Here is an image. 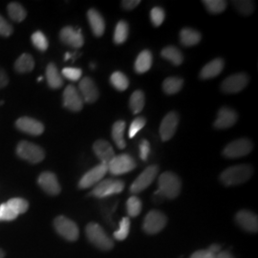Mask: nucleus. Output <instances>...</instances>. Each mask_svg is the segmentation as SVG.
<instances>
[{
	"label": "nucleus",
	"mask_w": 258,
	"mask_h": 258,
	"mask_svg": "<svg viewBox=\"0 0 258 258\" xmlns=\"http://www.w3.org/2000/svg\"><path fill=\"white\" fill-rule=\"evenodd\" d=\"M253 168L250 165H238L225 169L220 175V181L226 186L246 183L252 176Z\"/></svg>",
	"instance_id": "f257e3e1"
},
{
	"label": "nucleus",
	"mask_w": 258,
	"mask_h": 258,
	"mask_svg": "<svg viewBox=\"0 0 258 258\" xmlns=\"http://www.w3.org/2000/svg\"><path fill=\"white\" fill-rule=\"evenodd\" d=\"M182 182L174 172L166 171L158 179V190L165 199H175L181 192Z\"/></svg>",
	"instance_id": "f03ea898"
},
{
	"label": "nucleus",
	"mask_w": 258,
	"mask_h": 258,
	"mask_svg": "<svg viewBox=\"0 0 258 258\" xmlns=\"http://www.w3.org/2000/svg\"><path fill=\"white\" fill-rule=\"evenodd\" d=\"M86 236L95 247L102 250H111L114 248V242L102 227L97 223H89L86 226Z\"/></svg>",
	"instance_id": "7ed1b4c3"
},
{
	"label": "nucleus",
	"mask_w": 258,
	"mask_h": 258,
	"mask_svg": "<svg viewBox=\"0 0 258 258\" xmlns=\"http://www.w3.org/2000/svg\"><path fill=\"white\" fill-rule=\"evenodd\" d=\"M123 188L124 183L121 180L106 179L97 184L90 192V195L99 199H103L114 194H120L123 190Z\"/></svg>",
	"instance_id": "20e7f679"
},
{
	"label": "nucleus",
	"mask_w": 258,
	"mask_h": 258,
	"mask_svg": "<svg viewBox=\"0 0 258 258\" xmlns=\"http://www.w3.org/2000/svg\"><path fill=\"white\" fill-rule=\"evenodd\" d=\"M137 163L129 154H120L114 157L107 165L108 171L112 175L118 176L128 173L135 169Z\"/></svg>",
	"instance_id": "39448f33"
},
{
	"label": "nucleus",
	"mask_w": 258,
	"mask_h": 258,
	"mask_svg": "<svg viewBox=\"0 0 258 258\" xmlns=\"http://www.w3.org/2000/svg\"><path fill=\"white\" fill-rule=\"evenodd\" d=\"M166 223L167 217L165 213L156 210H152L145 217L143 230L147 234H157L166 228Z\"/></svg>",
	"instance_id": "423d86ee"
},
{
	"label": "nucleus",
	"mask_w": 258,
	"mask_h": 258,
	"mask_svg": "<svg viewBox=\"0 0 258 258\" xmlns=\"http://www.w3.org/2000/svg\"><path fill=\"white\" fill-rule=\"evenodd\" d=\"M17 153L21 159L26 160L32 164L40 163L45 157L42 148L27 141H22L19 143L17 148Z\"/></svg>",
	"instance_id": "0eeeda50"
},
{
	"label": "nucleus",
	"mask_w": 258,
	"mask_h": 258,
	"mask_svg": "<svg viewBox=\"0 0 258 258\" xmlns=\"http://www.w3.org/2000/svg\"><path fill=\"white\" fill-rule=\"evenodd\" d=\"M54 227L56 232L64 239L74 242L79 238L80 231L77 224L65 216H57L54 220Z\"/></svg>",
	"instance_id": "6e6552de"
},
{
	"label": "nucleus",
	"mask_w": 258,
	"mask_h": 258,
	"mask_svg": "<svg viewBox=\"0 0 258 258\" xmlns=\"http://www.w3.org/2000/svg\"><path fill=\"white\" fill-rule=\"evenodd\" d=\"M252 143L249 139H238L226 146L223 150V155L230 159H236L248 155L252 150Z\"/></svg>",
	"instance_id": "1a4fd4ad"
},
{
	"label": "nucleus",
	"mask_w": 258,
	"mask_h": 258,
	"mask_svg": "<svg viewBox=\"0 0 258 258\" xmlns=\"http://www.w3.org/2000/svg\"><path fill=\"white\" fill-rule=\"evenodd\" d=\"M159 172V167L153 165L149 166L136 178V180L133 182V184L130 186V192L137 194L144 191L146 188H148L150 184L153 183L155 180L157 174Z\"/></svg>",
	"instance_id": "9d476101"
},
{
	"label": "nucleus",
	"mask_w": 258,
	"mask_h": 258,
	"mask_svg": "<svg viewBox=\"0 0 258 258\" xmlns=\"http://www.w3.org/2000/svg\"><path fill=\"white\" fill-rule=\"evenodd\" d=\"M107 172H108L107 165L101 164V165H98V166L93 167L92 169L88 170L82 177V179L79 182V187L84 189V188L91 187L95 184H99Z\"/></svg>",
	"instance_id": "9b49d317"
},
{
	"label": "nucleus",
	"mask_w": 258,
	"mask_h": 258,
	"mask_svg": "<svg viewBox=\"0 0 258 258\" xmlns=\"http://www.w3.org/2000/svg\"><path fill=\"white\" fill-rule=\"evenodd\" d=\"M249 83V77L244 73L231 75L221 84V90L226 94H234L242 91Z\"/></svg>",
	"instance_id": "f8f14e48"
},
{
	"label": "nucleus",
	"mask_w": 258,
	"mask_h": 258,
	"mask_svg": "<svg viewBox=\"0 0 258 258\" xmlns=\"http://www.w3.org/2000/svg\"><path fill=\"white\" fill-rule=\"evenodd\" d=\"M179 124V116L178 114L171 111L166 114V117L163 119L160 125V136L164 142H167L172 138L175 134L176 130Z\"/></svg>",
	"instance_id": "ddd939ff"
},
{
	"label": "nucleus",
	"mask_w": 258,
	"mask_h": 258,
	"mask_svg": "<svg viewBox=\"0 0 258 258\" xmlns=\"http://www.w3.org/2000/svg\"><path fill=\"white\" fill-rule=\"evenodd\" d=\"M83 103L84 102L79 90L73 85H68L63 92L64 107L73 112H79L83 109Z\"/></svg>",
	"instance_id": "4468645a"
},
{
	"label": "nucleus",
	"mask_w": 258,
	"mask_h": 258,
	"mask_svg": "<svg viewBox=\"0 0 258 258\" xmlns=\"http://www.w3.org/2000/svg\"><path fill=\"white\" fill-rule=\"evenodd\" d=\"M79 92L83 98V102L86 103H94L100 96L99 89L92 79L86 77L83 78L79 84Z\"/></svg>",
	"instance_id": "2eb2a0df"
},
{
	"label": "nucleus",
	"mask_w": 258,
	"mask_h": 258,
	"mask_svg": "<svg viewBox=\"0 0 258 258\" xmlns=\"http://www.w3.org/2000/svg\"><path fill=\"white\" fill-rule=\"evenodd\" d=\"M235 221L241 229L249 232H257L258 218L257 215L253 212L242 210L236 213Z\"/></svg>",
	"instance_id": "dca6fc26"
},
{
	"label": "nucleus",
	"mask_w": 258,
	"mask_h": 258,
	"mask_svg": "<svg viewBox=\"0 0 258 258\" xmlns=\"http://www.w3.org/2000/svg\"><path fill=\"white\" fill-rule=\"evenodd\" d=\"M37 183L46 194L53 196L60 194V190H61L60 184L57 181L56 176L53 172L45 171L41 173L37 179Z\"/></svg>",
	"instance_id": "f3484780"
},
{
	"label": "nucleus",
	"mask_w": 258,
	"mask_h": 258,
	"mask_svg": "<svg viewBox=\"0 0 258 258\" xmlns=\"http://www.w3.org/2000/svg\"><path fill=\"white\" fill-rule=\"evenodd\" d=\"M60 40L69 46L73 48H81L84 43L82 30H75L74 28L66 26L62 28L59 33Z\"/></svg>",
	"instance_id": "a211bd4d"
},
{
	"label": "nucleus",
	"mask_w": 258,
	"mask_h": 258,
	"mask_svg": "<svg viewBox=\"0 0 258 258\" xmlns=\"http://www.w3.org/2000/svg\"><path fill=\"white\" fill-rule=\"evenodd\" d=\"M238 116L237 113L230 107L224 106L218 111L217 119L214 121L213 126L217 129L230 128L235 124Z\"/></svg>",
	"instance_id": "6ab92c4d"
},
{
	"label": "nucleus",
	"mask_w": 258,
	"mask_h": 258,
	"mask_svg": "<svg viewBox=\"0 0 258 258\" xmlns=\"http://www.w3.org/2000/svg\"><path fill=\"white\" fill-rule=\"evenodd\" d=\"M16 126L20 131L33 136H39L44 132V125L40 121L29 117L19 118L16 122Z\"/></svg>",
	"instance_id": "aec40b11"
},
{
	"label": "nucleus",
	"mask_w": 258,
	"mask_h": 258,
	"mask_svg": "<svg viewBox=\"0 0 258 258\" xmlns=\"http://www.w3.org/2000/svg\"><path fill=\"white\" fill-rule=\"evenodd\" d=\"M93 151L102 164L108 165L111 160L116 156L115 151L110 144L105 140H98L93 145Z\"/></svg>",
	"instance_id": "412c9836"
},
{
	"label": "nucleus",
	"mask_w": 258,
	"mask_h": 258,
	"mask_svg": "<svg viewBox=\"0 0 258 258\" xmlns=\"http://www.w3.org/2000/svg\"><path fill=\"white\" fill-rule=\"evenodd\" d=\"M87 19L93 34L96 37H102L105 31V22L102 15L97 10L90 9L87 12Z\"/></svg>",
	"instance_id": "4be33fe9"
},
{
	"label": "nucleus",
	"mask_w": 258,
	"mask_h": 258,
	"mask_svg": "<svg viewBox=\"0 0 258 258\" xmlns=\"http://www.w3.org/2000/svg\"><path fill=\"white\" fill-rule=\"evenodd\" d=\"M224 65H225L224 60L220 57L213 59L202 68L200 72V78L202 80H209V79L217 77L223 71Z\"/></svg>",
	"instance_id": "5701e85b"
},
{
	"label": "nucleus",
	"mask_w": 258,
	"mask_h": 258,
	"mask_svg": "<svg viewBox=\"0 0 258 258\" xmlns=\"http://www.w3.org/2000/svg\"><path fill=\"white\" fill-rule=\"evenodd\" d=\"M152 61H153V56L151 52L149 50H144L137 56L134 69L138 74H144L151 68Z\"/></svg>",
	"instance_id": "b1692460"
},
{
	"label": "nucleus",
	"mask_w": 258,
	"mask_h": 258,
	"mask_svg": "<svg viewBox=\"0 0 258 258\" xmlns=\"http://www.w3.org/2000/svg\"><path fill=\"white\" fill-rule=\"evenodd\" d=\"M201 34L191 28H184L180 32V41L184 46H194L201 41Z\"/></svg>",
	"instance_id": "393cba45"
},
{
	"label": "nucleus",
	"mask_w": 258,
	"mask_h": 258,
	"mask_svg": "<svg viewBox=\"0 0 258 258\" xmlns=\"http://www.w3.org/2000/svg\"><path fill=\"white\" fill-rule=\"evenodd\" d=\"M46 80L52 89H58L63 85L62 78L54 63H49L46 68Z\"/></svg>",
	"instance_id": "a878e982"
},
{
	"label": "nucleus",
	"mask_w": 258,
	"mask_h": 258,
	"mask_svg": "<svg viewBox=\"0 0 258 258\" xmlns=\"http://www.w3.org/2000/svg\"><path fill=\"white\" fill-rule=\"evenodd\" d=\"M124 130H125V121L117 120L112 126V138L115 144L120 149H123L126 147L124 140Z\"/></svg>",
	"instance_id": "bb28decb"
},
{
	"label": "nucleus",
	"mask_w": 258,
	"mask_h": 258,
	"mask_svg": "<svg viewBox=\"0 0 258 258\" xmlns=\"http://www.w3.org/2000/svg\"><path fill=\"white\" fill-rule=\"evenodd\" d=\"M161 55L175 66L182 64L184 61V55L175 46H167L164 48L161 52Z\"/></svg>",
	"instance_id": "cd10ccee"
},
{
	"label": "nucleus",
	"mask_w": 258,
	"mask_h": 258,
	"mask_svg": "<svg viewBox=\"0 0 258 258\" xmlns=\"http://www.w3.org/2000/svg\"><path fill=\"white\" fill-rule=\"evenodd\" d=\"M146 103V97L145 93L141 90H136L130 97L129 100V107L130 110L134 115H137L141 111L144 109Z\"/></svg>",
	"instance_id": "c85d7f7f"
},
{
	"label": "nucleus",
	"mask_w": 258,
	"mask_h": 258,
	"mask_svg": "<svg viewBox=\"0 0 258 258\" xmlns=\"http://www.w3.org/2000/svg\"><path fill=\"white\" fill-rule=\"evenodd\" d=\"M35 67V60L33 56L29 54L20 55L15 63V69L19 73L31 72Z\"/></svg>",
	"instance_id": "c756f323"
},
{
	"label": "nucleus",
	"mask_w": 258,
	"mask_h": 258,
	"mask_svg": "<svg viewBox=\"0 0 258 258\" xmlns=\"http://www.w3.org/2000/svg\"><path fill=\"white\" fill-rule=\"evenodd\" d=\"M184 85V81L181 78L170 77L167 78L163 83V90L167 95H174L179 92Z\"/></svg>",
	"instance_id": "7c9ffc66"
},
{
	"label": "nucleus",
	"mask_w": 258,
	"mask_h": 258,
	"mask_svg": "<svg viewBox=\"0 0 258 258\" xmlns=\"http://www.w3.org/2000/svg\"><path fill=\"white\" fill-rule=\"evenodd\" d=\"M128 23L124 20H120L115 28L114 32V42L116 44H122L128 37Z\"/></svg>",
	"instance_id": "2f4dec72"
},
{
	"label": "nucleus",
	"mask_w": 258,
	"mask_h": 258,
	"mask_svg": "<svg viewBox=\"0 0 258 258\" xmlns=\"http://www.w3.org/2000/svg\"><path fill=\"white\" fill-rule=\"evenodd\" d=\"M110 83L112 86L118 91H124L128 88L129 86L127 77L120 71H116L111 75Z\"/></svg>",
	"instance_id": "473e14b6"
},
{
	"label": "nucleus",
	"mask_w": 258,
	"mask_h": 258,
	"mask_svg": "<svg viewBox=\"0 0 258 258\" xmlns=\"http://www.w3.org/2000/svg\"><path fill=\"white\" fill-rule=\"evenodd\" d=\"M7 9H8L10 18L13 19L14 21H17V22L23 21L27 16L26 10L24 9L19 3H17V2L10 3Z\"/></svg>",
	"instance_id": "72a5a7b5"
},
{
	"label": "nucleus",
	"mask_w": 258,
	"mask_h": 258,
	"mask_svg": "<svg viewBox=\"0 0 258 258\" xmlns=\"http://www.w3.org/2000/svg\"><path fill=\"white\" fill-rule=\"evenodd\" d=\"M203 4L211 14H221L227 8V1L224 0H204Z\"/></svg>",
	"instance_id": "f704fd0d"
},
{
	"label": "nucleus",
	"mask_w": 258,
	"mask_h": 258,
	"mask_svg": "<svg viewBox=\"0 0 258 258\" xmlns=\"http://www.w3.org/2000/svg\"><path fill=\"white\" fill-rule=\"evenodd\" d=\"M7 206L18 215L25 213L29 209V203L22 198H12L7 202Z\"/></svg>",
	"instance_id": "c9c22d12"
},
{
	"label": "nucleus",
	"mask_w": 258,
	"mask_h": 258,
	"mask_svg": "<svg viewBox=\"0 0 258 258\" xmlns=\"http://www.w3.org/2000/svg\"><path fill=\"white\" fill-rule=\"evenodd\" d=\"M126 210L130 217H137L142 212V201L137 196H131L126 202Z\"/></svg>",
	"instance_id": "e433bc0d"
},
{
	"label": "nucleus",
	"mask_w": 258,
	"mask_h": 258,
	"mask_svg": "<svg viewBox=\"0 0 258 258\" xmlns=\"http://www.w3.org/2000/svg\"><path fill=\"white\" fill-rule=\"evenodd\" d=\"M232 3L235 9L244 16H249L254 10V3L249 0H235Z\"/></svg>",
	"instance_id": "4c0bfd02"
},
{
	"label": "nucleus",
	"mask_w": 258,
	"mask_h": 258,
	"mask_svg": "<svg viewBox=\"0 0 258 258\" xmlns=\"http://www.w3.org/2000/svg\"><path fill=\"white\" fill-rule=\"evenodd\" d=\"M31 39H32V42H33L34 46L36 47L37 50L43 52V51H46L48 49V45H49L48 39L42 32H40V31L35 32L32 35Z\"/></svg>",
	"instance_id": "58836bf2"
},
{
	"label": "nucleus",
	"mask_w": 258,
	"mask_h": 258,
	"mask_svg": "<svg viewBox=\"0 0 258 258\" xmlns=\"http://www.w3.org/2000/svg\"><path fill=\"white\" fill-rule=\"evenodd\" d=\"M130 231V220L128 217H124L120 222V228L114 232V238L118 241L126 239Z\"/></svg>",
	"instance_id": "ea45409f"
},
{
	"label": "nucleus",
	"mask_w": 258,
	"mask_h": 258,
	"mask_svg": "<svg viewBox=\"0 0 258 258\" xmlns=\"http://www.w3.org/2000/svg\"><path fill=\"white\" fill-rule=\"evenodd\" d=\"M165 11L160 7H154L150 12V19L155 27H159L165 20Z\"/></svg>",
	"instance_id": "a19ab883"
},
{
	"label": "nucleus",
	"mask_w": 258,
	"mask_h": 258,
	"mask_svg": "<svg viewBox=\"0 0 258 258\" xmlns=\"http://www.w3.org/2000/svg\"><path fill=\"white\" fill-rule=\"evenodd\" d=\"M147 123V120L144 117H138L135 120H133L129 126L128 136L129 138H134L136 134L138 133L140 130L144 128V126Z\"/></svg>",
	"instance_id": "79ce46f5"
},
{
	"label": "nucleus",
	"mask_w": 258,
	"mask_h": 258,
	"mask_svg": "<svg viewBox=\"0 0 258 258\" xmlns=\"http://www.w3.org/2000/svg\"><path fill=\"white\" fill-rule=\"evenodd\" d=\"M19 215L12 211L7 204L4 203L0 205V221H13Z\"/></svg>",
	"instance_id": "37998d69"
},
{
	"label": "nucleus",
	"mask_w": 258,
	"mask_h": 258,
	"mask_svg": "<svg viewBox=\"0 0 258 258\" xmlns=\"http://www.w3.org/2000/svg\"><path fill=\"white\" fill-rule=\"evenodd\" d=\"M62 75L69 81L77 82L82 78L83 71L80 68H74V67H66L62 70Z\"/></svg>",
	"instance_id": "c03bdc74"
},
{
	"label": "nucleus",
	"mask_w": 258,
	"mask_h": 258,
	"mask_svg": "<svg viewBox=\"0 0 258 258\" xmlns=\"http://www.w3.org/2000/svg\"><path fill=\"white\" fill-rule=\"evenodd\" d=\"M13 27L9 22L0 16V36L2 37H10L13 34Z\"/></svg>",
	"instance_id": "a18cd8bd"
},
{
	"label": "nucleus",
	"mask_w": 258,
	"mask_h": 258,
	"mask_svg": "<svg viewBox=\"0 0 258 258\" xmlns=\"http://www.w3.org/2000/svg\"><path fill=\"white\" fill-rule=\"evenodd\" d=\"M150 153V145L147 140H143L140 144V158L145 162L148 159Z\"/></svg>",
	"instance_id": "49530a36"
},
{
	"label": "nucleus",
	"mask_w": 258,
	"mask_h": 258,
	"mask_svg": "<svg viewBox=\"0 0 258 258\" xmlns=\"http://www.w3.org/2000/svg\"><path fill=\"white\" fill-rule=\"evenodd\" d=\"M189 258H215V255L208 249H200L194 252Z\"/></svg>",
	"instance_id": "de8ad7c7"
},
{
	"label": "nucleus",
	"mask_w": 258,
	"mask_h": 258,
	"mask_svg": "<svg viewBox=\"0 0 258 258\" xmlns=\"http://www.w3.org/2000/svg\"><path fill=\"white\" fill-rule=\"evenodd\" d=\"M140 3H141L140 0H123V1H121V5H122L123 9L127 10V11L135 9Z\"/></svg>",
	"instance_id": "09e8293b"
},
{
	"label": "nucleus",
	"mask_w": 258,
	"mask_h": 258,
	"mask_svg": "<svg viewBox=\"0 0 258 258\" xmlns=\"http://www.w3.org/2000/svg\"><path fill=\"white\" fill-rule=\"evenodd\" d=\"M8 83H9L8 76L5 73V71L3 69L0 68V89L5 87Z\"/></svg>",
	"instance_id": "8fccbe9b"
},
{
	"label": "nucleus",
	"mask_w": 258,
	"mask_h": 258,
	"mask_svg": "<svg viewBox=\"0 0 258 258\" xmlns=\"http://www.w3.org/2000/svg\"><path fill=\"white\" fill-rule=\"evenodd\" d=\"M208 250L211 251L214 255H216L217 253H219L221 251V246L219 244H212Z\"/></svg>",
	"instance_id": "3c124183"
},
{
	"label": "nucleus",
	"mask_w": 258,
	"mask_h": 258,
	"mask_svg": "<svg viewBox=\"0 0 258 258\" xmlns=\"http://www.w3.org/2000/svg\"><path fill=\"white\" fill-rule=\"evenodd\" d=\"M215 258H234L230 251L228 250H221L219 253L215 255Z\"/></svg>",
	"instance_id": "603ef678"
},
{
	"label": "nucleus",
	"mask_w": 258,
	"mask_h": 258,
	"mask_svg": "<svg viewBox=\"0 0 258 258\" xmlns=\"http://www.w3.org/2000/svg\"><path fill=\"white\" fill-rule=\"evenodd\" d=\"M153 199H154V201L157 202V203H160V202H162V201H164V199H165V197L162 195V194L159 191V190H157L156 192L154 194V196H153Z\"/></svg>",
	"instance_id": "864d4df0"
},
{
	"label": "nucleus",
	"mask_w": 258,
	"mask_h": 258,
	"mask_svg": "<svg viewBox=\"0 0 258 258\" xmlns=\"http://www.w3.org/2000/svg\"><path fill=\"white\" fill-rule=\"evenodd\" d=\"M71 56H72V55H71V54H70V53H66V55H65V60H68V59H69V58H70V57H71Z\"/></svg>",
	"instance_id": "5fc2aeb1"
},
{
	"label": "nucleus",
	"mask_w": 258,
	"mask_h": 258,
	"mask_svg": "<svg viewBox=\"0 0 258 258\" xmlns=\"http://www.w3.org/2000/svg\"><path fill=\"white\" fill-rule=\"evenodd\" d=\"M4 256H5L4 251H3L2 249H0V258H4Z\"/></svg>",
	"instance_id": "6e6d98bb"
},
{
	"label": "nucleus",
	"mask_w": 258,
	"mask_h": 258,
	"mask_svg": "<svg viewBox=\"0 0 258 258\" xmlns=\"http://www.w3.org/2000/svg\"><path fill=\"white\" fill-rule=\"evenodd\" d=\"M41 81H42V77H40V78L37 79V82H41Z\"/></svg>",
	"instance_id": "4d7b16f0"
}]
</instances>
